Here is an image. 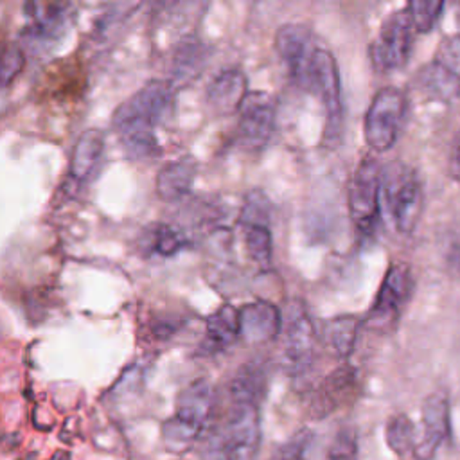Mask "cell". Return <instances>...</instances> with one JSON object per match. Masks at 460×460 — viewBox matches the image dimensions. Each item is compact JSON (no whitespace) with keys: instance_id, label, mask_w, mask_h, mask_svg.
Masks as SVG:
<instances>
[{"instance_id":"8992f818","label":"cell","mask_w":460,"mask_h":460,"mask_svg":"<svg viewBox=\"0 0 460 460\" xmlns=\"http://www.w3.org/2000/svg\"><path fill=\"white\" fill-rule=\"evenodd\" d=\"M383 167L374 156H365L349 183V214L361 235H372L381 216Z\"/></svg>"},{"instance_id":"5b68a950","label":"cell","mask_w":460,"mask_h":460,"mask_svg":"<svg viewBox=\"0 0 460 460\" xmlns=\"http://www.w3.org/2000/svg\"><path fill=\"white\" fill-rule=\"evenodd\" d=\"M406 95L395 86H385L372 97L363 122V135L367 144L377 151H388L402 128L406 115Z\"/></svg>"},{"instance_id":"9a60e30c","label":"cell","mask_w":460,"mask_h":460,"mask_svg":"<svg viewBox=\"0 0 460 460\" xmlns=\"http://www.w3.org/2000/svg\"><path fill=\"white\" fill-rule=\"evenodd\" d=\"M25 13V27L23 34L31 41H54L58 40L70 16L68 4H56V2H29L23 7Z\"/></svg>"},{"instance_id":"83f0119b","label":"cell","mask_w":460,"mask_h":460,"mask_svg":"<svg viewBox=\"0 0 460 460\" xmlns=\"http://www.w3.org/2000/svg\"><path fill=\"white\" fill-rule=\"evenodd\" d=\"M149 244L155 253L162 257H171V255H176L180 250H183L189 244V239L181 230L171 225H156L155 230L151 232Z\"/></svg>"},{"instance_id":"4316f807","label":"cell","mask_w":460,"mask_h":460,"mask_svg":"<svg viewBox=\"0 0 460 460\" xmlns=\"http://www.w3.org/2000/svg\"><path fill=\"white\" fill-rule=\"evenodd\" d=\"M314 442L316 435L311 429H298L282 446L277 447L271 460H309Z\"/></svg>"},{"instance_id":"30bf717a","label":"cell","mask_w":460,"mask_h":460,"mask_svg":"<svg viewBox=\"0 0 460 460\" xmlns=\"http://www.w3.org/2000/svg\"><path fill=\"white\" fill-rule=\"evenodd\" d=\"M413 289L411 270L406 262H394L386 270L367 322L376 329H390L399 320Z\"/></svg>"},{"instance_id":"9c48e42d","label":"cell","mask_w":460,"mask_h":460,"mask_svg":"<svg viewBox=\"0 0 460 460\" xmlns=\"http://www.w3.org/2000/svg\"><path fill=\"white\" fill-rule=\"evenodd\" d=\"M420 86L444 102L460 97V32L440 41L433 59L420 70Z\"/></svg>"},{"instance_id":"277c9868","label":"cell","mask_w":460,"mask_h":460,"mask_svg":"<svg viewBox=\"0 0 460 460\" xmlns=\"http://www.w3.org/2000/svg\"><path fill=\"white\" fill-rule=\"evenodd\" d=\"M424 205L419 174L402 162H392L381 176V210L388 214L399 234H410L419 223Z\"/></svg>"},{"instance_id":"e0dca14e","label":"cell","mask_w":460,"mask_h":460,"mask_svg":"<svg viewBox=\"0 0 460 460\" xmlns=\"http://www.w3.org/2000/svg\"><path fill=\"white\" fill-rule=\"evenodd\" d=\"M246 95V75L239 68H223L207 86V102L217 115L239 111Z\"/></svg>"},{"instance_id":"ffe728a7","label":"cell","mask_w":460,"mask_h":460,"mask_svg":"<svg viewBox=\"0 0 460 460\" xmlns=\"http://www.w3.org/2000/svg\"><path fill=\"white\" fill-rule=\"evenodd\" d=\"M104 151V135L99 129H84L72 149L68 176L74 183L88 181L97 171Z\"/></svg>"},{"instance_id":"4fadbf2b","label":"cell","mask_w":460,"mask_h":460,"mask_svg":"<svg viewBox=\"0 0 460 460\" xmlns=\"http://www.w3.org/2000/svg\"><path fill=\"white\" fill-rule=\"evenodd\" d=\"M275 129V102L266 92H248L237 119V140L248 151H261Z\"/></svg>"},{"instance_id":"d4e9b609","label":"cell","mask_w":460,"mask_h":460,"mask_svg":"<svg viewBox=\"0 0 460 460\" xmlns=\"http://www.w3.org/2000/svg\"><path fill=\"white\" fill-rule=\"evenodd\" d=\"M359 318L354 314H341L332 318L325 327L327 343L340 358H349L358 340Z\"/></svg>"},{"instance_id":"7c38bea8","label":"cell","mask_w":460,"mask_h":460,"mask_svg":"<svg viewBox=\"0 0 460 460\" xmlns=\"http://www.w3.org/2000/svg\"><path fill=\"white\" fill-rule=\"evenodd\" d=\"M316 331L305 313L304 305L295 304L288 313L284 347H282V367L289 376H300L309 370L314 358Z\"/></svg>"},{"instance_id":"7402d4cb","label":"cell","mask_w":460,"mask_h":460,"mask_svg":"<svg viewBox=\"0 0 460 460\" xmlns=\"http://www.w3.org/2000/svg\"><path fill=\"white\" fill-rule=\"evenodd\" d=\"M196 162L181 156L165 164L156 174V194L164 201H178L189 194L196 178Z\"/></svg>"},{"instance_id":"f546056e","label":"cell","mask_w":460,"mask_h":460,"mask_svg":"<svg viewBox=\"0 0 460 460\" xmlns=\"http://www.w3.org/2000/svg\"><path fill=\"white\" fill-rule=\"evenodd\" d=\"M23 65H25L23 50L14 43L5 45L4 52H2V68H0V77H2L4 88H7L18 77Z\"/></svg>"},{"instance_id":"5bb4252c","label":"cell","mask_w":460,"mask_h":460,"mask_svg":"<svg viewBox=\"0 0 460 460\" xmlns=\"http://www.w3.org/2000/svg\"><path fill=\"white\" fill-rule=\"evenodd\" d=\"M451 437L449 401L446 394L435 392L422 404V433L413 449L415 458L429 460L437 449Z\"/></svg>"},{"instance_id":"f1b7e54d","label":"cell","mask_w":460,"mask_h":460,"mask_svg":"<svg viewBox=\"0 0 460 460\" xmlns=\"http://www.w3.org/2000/svg\"><path fill=\"white\" fill-rule=\"evenodd\" d=\"M413 27L417 32H429L435 23L438 22L442 11H444V2H429V0H413L406 5Z\"/></svg>"},{"instance_id":"7a4b0ae2","label":"cell","mask_w":460,"mask_h":460,"mask_svg":"<svg viewBox=\"0 0 460 460\" xmlns=\"http://www.w3.org/2000/svg\"><path fill=\"white\" fill-rule=\"evenodd\" d=\"M261 447V411L257 402L232 401L226 415L208 433L203 460H255Z\"/></svg>"},{"instance_id":"3957f363","label":"cell","mask_w":460,"mask_h":460,"mask_svg":"<svg viewBox=\"0 0 460 460\" xmlns=\"http://www.w3.org/2000/svg\"><path fill=\"white\" fill-rule=\"evenodd\" d=\"M214 402V386L207 379H194L181 390L174 413L162 426V438L169 451H185L203 435L212 417Z\"/></svg>"},{"instance_id":"ac0fdd59","label":"cell","mask_w":460,"mask_h":460,"mask_svg":"<svg viewBox=\"0 0 460 460\" xmlns=\"http://www.w3.org/2000/svg\"><path fill=\"white\" fill-rule=\"evenodd\" d=\"M239 336V311L230 304H223L205 322V338L201 341L199 352L205 356L219 354L228 349Z\"/></svg>"},{"instance_id":"ba28073f","label":"cell","mask_w":460,"mask_h":460,"mask_svg":"<svg viewBox=\"0 0 460 460\" xmlns=\"http://www.w3.org/2000/svg\"><path fill=\"white\" fill-rule=\"evenodd\" d=\"M275 50L288 68L289 77L307 92L314 84L316 43L311 31L302 23H284L275 32Z\"/></svg>"},{"instance_id":"1f68e13d","label":"cell","mask_w":460,"mask_h":460,"mask_svg":"<svg viewBox=\"0 0 460 460\" xmlns=\"http://www.w3.org/2000/svg\"><path fill=\"white\" fill-rule=\"evenodd\" d=\"M451 169H453V174L460 180V131L456 133L451 146Z\"/></svg>"},{"instance_id":"2e32d148","label":"cell","mask_w":460,"mask_h":460,"mask_svg":"<svg viewBox=\"0 0 460 460\" xmlns=\"http://www.w3.org/2000/svg\"><path fill=\"white\" fill-rule=\"evenodd\" d=\"M239 323L244 341L264 343L273 340L282 329V314L275 304L253 300L239 309Z\"/></svg>"},{"instance_id":"603a6c76","label":"cell","mask_w":460,"mask_h":460,"mask_svg":"<svg viewBox=\"0 0 460 460\" xmlns=\"http://www.w3.org/2000/svg\"><path fill=\"white\" fill-rule=\"evenodd\" d=\"M207 58H208V49L203 41L190 36L181 40L172 52V61H171L172 77L169 79V83L174 88L190 83L205 66Z\"/></svg>"},{"instance_id":"52a82bcc","label":"cell","mask_w":460,"mask_h":460,"mask_svg":"<svg viewBox=\"0 0 460 460\" xmlns=\"http://www.w3.org/2000/svg\"><path fill=\"white\" fill-rule=\"evenodd\" d=\"M413 34L415 27L406 7L388 14L370 43V61L374 68L379 72L402 68L413 49Z\"/></svg>"},{"instance_id":"44dd1931","label":"cell","mask_w":460,"mask_h":460,"mask_svg":"<svg viewBox=\"0 0 460 460\" xmlns=\"http://www.w3.org/2000/svg\"><path fill=\"white\" fill-rule=\"evenodd\" d=\"M356 383V372L349 365H341L336 370H332L316 388L311 408L316 417H323L331 411H334L347 397V394L352 390Z\"/></svg>"},{"instance_id":"4dcf8cb0","label":"cell","mask_w":460,"mask_h":460,"mask_svg":"<svg viewBox=\"0 0 460 460\" xmlns=\"http://www.w3.org/2000/svg\"><path fill=\"white\" fill-rule=\"evenodd\" d=\"M358 456V440L352 428H343L334 437V442L329 449V460H356Z\"/></svg>"},{"instance_id":"484cf974","label":"cell","mask_w":460,"mask_h":460,"mask_svg":"<svg viewBox=\"0 0 460 460\" xmlns=\"http://www.w3.org/2000/svg\"><path fill=\"white\" fill-rule=\"evenodd\" d=\"M386 442L397 453L404 455L406 451H413L417 446L415 426L406 415H395L386 424Z\"/></svg>"},{"instance_id":"8fae6325","label":"cell","mask_w":460,"mask_h":460,"mask_svg":"<svg viewBox=\"0 0 460 460\" xmlns=\"http://www.w3.org/2000/svg\"><path fill=\"white\" fill-rule=\"evenodd\" d=\"M313 93H318L325 110L323 137L327 144H336L341 138L343 128V102L341 83L336 59L331 50L318 47L314 58V84Z\"/></svg>"},{"instance_id":"6da1fadb","label":"cell","mask_w":460,"mask_h":460,"mask_svg":"<svg viewBox=\"0 0 460 460\" xmlns=\"http://www.w3.org/2000/svg\"><path fill=\"white\" fill-rule=\"evenodd\" d=\"M174 86L169 81H149L113 111V128L124 153L133 160L158 155L155 126L171 111Z\"/></svg>"},{"instance_id":"d6986e66","label":"cell","mask_w":460,"mask_h":460,"mask_svg":"<svg viewBox=\"0 0 460 460\" xmlns=\"http://www.w3.org/2000/svg\"><path fill=\"white\" fill-rule=\"evenodd\" d=\"M244 241L250 259L259 268H270L273 259V237L270 230V210L250 208L241 212Z\"/></svg>"},{"instance_id":"cb8c5ba5","label":"cell","mask_w":460,"mask_h":460,"mask_svg":"<svg viewBox=\"0 0 460 460\" xmlns=\"http://www.w3.org/2000/svg\"><path fill=\"white\" fill-rule=\"evenodd\" d=\"M266 390V368L259 361L243 365L230 383L232 401L261 402Z\"/></svg>"}]
</instances>
